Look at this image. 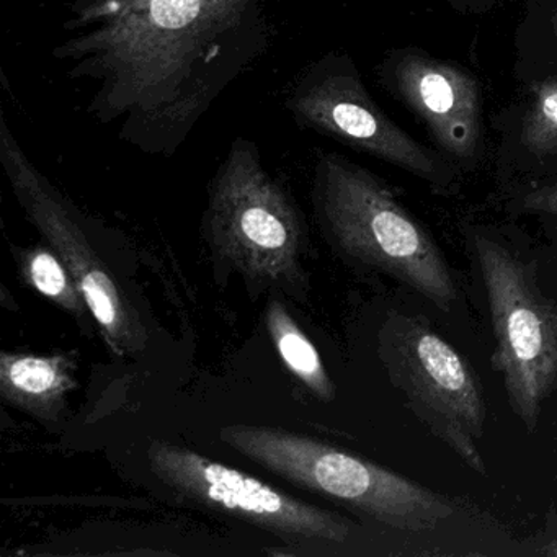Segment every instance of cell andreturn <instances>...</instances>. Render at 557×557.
<instances>
[{"label": "cell", "instance_id": "6da1fadb", "mask_svg": "<svg viewBox=\"0 0 557 557\" xmlns=\"http://www.w3.org/2000/svg\"><path fill=\"white\" fill-rule=\"evenodd\" d=\"M53 60L123 145L172 158L269 50V0H73Z\"/></svg>", "mask_w": 557, "mask_h": 557}, {"label": "cell", "instance_id": "7a4b0ae2", "mask_svg": "<svg viewBox=\"0 0 557 557\" xmlns=\"http://www.w3.org/2000/svg\"><path fill=\"white\" fill-rule=\"evenodd\" d=\"M311 195L319 224L338 253L451 312L458 285L445 253L386 184L344 156L324 152L314 165Z\"/></svg>", "mask_w": 557, "mask_h": 557}, {"label": "cell", "instance_id": "3957f363", "mask_svg": "<svg viewBox=\"0 0 557 557\" xmlns=\"http://www.w3.org/2000/svg\"><path fill=\"white\" fill-rule=\"evenodd\" d=\"M205 234L214 256L250 285L305 298V218L250 139H234L211 178Z\"/></svg>", "mask_w": 557, "mask_h": 557}, {"label": "cell", "instance_id": "277c9868", "mask_svg": "<svg viewBox=\"0 0 557 557\" xmlns=\"http://www.w3.org/2000/svg\"><path fill=\"white\" fill-rule=\"evenodd\" d=\"M220 438L289 484L396 530L433 531L458 510L453 498L311 436L236 423L224 426Z\"/></svg>", "mask_w": 557, "mask_h": 557}, {"label": "cell", "instance_id": "5b68a950", "mask_svg": "<svg viewBox=\"0 0 557 557\" xmlns=\"http://www.w3.org/2000/svg\"><path fill=\"white\" fill-rule=\"evenodd\" d=\"M377 357L387 380L419 422L479 475L485 433L484 391L465 357L419 315L391 311L377 331Z\"/></svg>", "mask_w": 557, "mask_h": 557}, {"label": "cell", "instance_id": "8992f818", "mask_svg": "<svg viewBox=\"0 0 557 557\" xmlns=\"http://www.w3.org/2000/svg\"><path fill=\"white\" fill-rule=\"evenodd\" d=\"M472 250L491 312L492 364L511 412L534 433L557 391V306L541 292L533 269L494 237L475 233Z\"/></svg>", "mask_w": 557, "mask_h": 557}, {"label": "cell", "instance_id": "52a82bcc", "mask_svg": "<svg viewBox=\"0 0 557 557\" xmlns=\"http://www.w3.org/2000/svg\"><path fill=\"white\" fill-rule=\"evenodd\" d=\"M0 164L28 221L73 273L107 347L135 357L148 347V327L128 289L87 233L83 213L30 161L0 116Z\"/></svg>", "mask_w": 557, "mask_h": 557}, {"label": "cell", "instance_id": "ba28073f", "mask_svg": "<svg viewBox=\"0 0 557 557\" xmlns=\"http://www.w3.org/2000/svg\"><path fill=\"white\" fill-rule=\"evenodd\" d=\"M285 107L299 128L389 162L438 190L453 185L446 164L381 112L345 54L327 53L306 66L289 86Z\"/></svg>", "mask_w": 557, "mask_h": 557}, {"label": "cell", "instance_id": "9c48e42d", "mask_svg": "<svg viewBox=\"0 0 557 557\" xmlns=\"http://www.w3.org/2000/svg\"><path fill=\"white\" fill-rule=\"evenodd\" d=\"M148 459L156 478L181 497L285 540L345 543L354 531V523L341 515L292 497L185 446L154 442Z\"/></svg>", "mask_w": 557, "mask_h": 557}, {"label": "cell", "instance_id": "30bf717a", "mask_svg": "<svg viewBox=\"0 0 557 557\" xmlns=\"http://www.w3.org/2000/svg\"><path fill=\"white\" fill-rule=\"evenodd\" d=\"M386 79L449 156L459 161L475 158L481 139V94L474 77L455 64L404 51L387 64Z\"/></svg>", "mask_w": 557, "mask_h": 557}, {"label": "cell", "instance_id": "8fae6325", "mask_svg": "<svg viewBox=\"0 0 557 557\" xmlns=\"http://www.w3.org/2000/svg\"><path fill=\"white\" fill-rule=\"evenodd\" d=\"M73 354H0V396L5 404L45 423L66 412L67 397L77 387Z\"/></svg>", "mask_w": 557, "mask_h": 557}, {"label": "cell", "instance_id": "7c38bea8", "mask_svg": "<svg viewBox=\"0 0 557 557\" xmlns=\"http://www.w3.org/2000/svg\"><path fill=\"white\" fill-rule=\"evenodd\" d=\"M265 325L286 370L322 403L335 399V384L311 338L289 314L280 299L272 298L265 309Z\"/></svg>", "mask_w": 557, "mask_h": 557}, {"label": "cell", "instance_id": "4fadbf2b", "mask_svg": "<svg viewBox=\"0 0 557 557\" xmlns=\"http://www.w3.org/2000/svg\"><path fill=\"white\" fill-rule=\"evenodd\" d=\"M17 263L25 285L50 299L58 308L76 319H84L90 312L73 273L48 244L17 250Z\"/></svg>", "mask_w": 557, "mask_h": 557}, {"label": "cell", "instance_id": "5bb4252c", "mask_svg": "<svg viewBox=\"0 0 557 557\" xmlns=\"http://www.w3.org/2000/svg\"><path fill=\"white\" fill-rule=\"evenodd\" d=\"M521 139L534 154H557V77L544 81L534 90Z\"/></svg>", "mask_w": 557, "mask_h": 557}, {"label": "cell", "instance_id": "9a60e30c", "mask_svg": "<svg viewBox=\"0 0 557 557\" xmlns=\"http://www.w3.org/2000/svg\"><path fill=\"white\" fill-rule=\"evenodd\" d=\"M518 210L523 211V213L541 214V216H550L557 220V182L528 191L518 201Z\"/></svg>", "mask_w": 557, "mask_h": 557}, {"label": "cell", "instance_id": "2e32d148", "mask_svg": "<svg viewBox=\"0 0 557 557\" xmlns=\"http://www.w3.org/2000/svg\"><path fill=\"white\" fill-rule=\"evenodd\" d=\"M554 22H556V35H557V11H556V17H554Z\"/></svg>", "mask_w": 557, "mask_h": 557}]
</instances>
